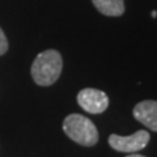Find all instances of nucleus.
Masks as SVG:
<instances>
[{"label": "nucleus", "mask_w": 157, "mask_h": 157, "mask_svg": "<svg viewBox=\"0 0 157 157\" xmlns=\"http://www.w3.org/2000/svg\"><path fill=\"white\" fill-rule=\"evenodd\" d=\"M63 70V59L56 50L39 52L32 64V77L37 85L50 86L55 82Z\"/></svg>", "instance_id": "1"}, {"label": "nucleus", "mask_w": 157, "mask_h": 157, "mask_svg": "<svg viewBox=\"0 0 157 157\" xmlns=\"http://www.w3.org/2000/svg\"><path fill=\"white\" fill-rule=\"evenodd\" d=\"M63 131L75 143L93 147L98 141V131L94 123L81 114H70L63 122Z\"/></svg>", "instance_id": "2"}, {"label": "nucleus", "mask_w": 157, "mask_h": 157, "mask_svg": "<svg viewBox=\"0 0 157 157\" xmlns=\"http://www.w3.org/2000/svg\"><path fill=\"white\" fill-rule=\"evenodd\" d=\"M151 135L148 131L139 130L135 134L128 136H121L117 134H111L109 136V144L113 149L124 153H136L137 151L144 149L149 143Z\"/></svg>", "instance_id": "3"}, {"label": "nucleus", "mask_w": 157, "mask_h": 157, "mask_svg": "<svg viewBox=\"0 0 157 157\" xmlns=\"http://www.w3.org/2000/svg\"><path fill=\"white\" fill-rule=\"evenodd\" d=\"M77 104L89 114H101L109 106V97L105 92L94 88H85L78 92Z\"/></svg>", "instance_id": "4"}, {"label": "nucleus", "mask_w": 157, "mask_h": 157, "mask_svg": "<svg viewBox=\"0 0 157 157\" xmlns=\"http://www.w3.org/2000/svg\"><path fill=\"white\" fill-rule=\"evenodd\" d=\"M134 117L137 122L157 132V101L145 100L134 107Z\"/></svg>", "instance_id": "5"}, {"label": "nucleus", "mask_w": 157, "mask_h": 157, "mask_svg": "<svg viewBox=\"0 0 157 157\" xmlns=\"http://www.w3.org/2000/svg\"><path fill=\"white\" fill-rule=\"evenodd\" d=\"M100 13L109 17H119L124 13V0H92Z\"/></svg>", "instance_id": "6"}, {"label": "nucleus", "mask_w": 157, "mask_h": 157, "mask_svg": "<svg viewBox=\"0 0 157 157\" xmlns=\"http://www.w3.org/2000/svg\"><path fill=\"white\" fill-rule=\"evenodd\" d=\"M8 50V39L4 34L3 29L0 28V55H4Z\"/></svg>", "instance_id": "7"}, {"label": "nucleus", "mask_w": 157, "mask_h": 157, "mask_svg": "<svg viewBox=\"0 0 157 157\" xmlns=\"http://www.w3.org/2000/svg\"><path fill=\"white\" fill-rule=\"evenodd\" d=\"M126 157H147V156H143V155H139V153H130L128 156Z\"/></svg>", "instance_id": "8"}, {"label": "nucleus", "mask_w": 157, "mask_h": 157, "mask_svg": "<svg viewBox=\"0 0 157 157\" xmlns=\"http://www.w3.org/2000/svg\"><path fill=\"white\" fill-rule=\"evenodd\" d=\"M152 16H153V17H157V12L153 11V12H152Z\"/></svg>", "instance_id": "9"}]
</instances>
